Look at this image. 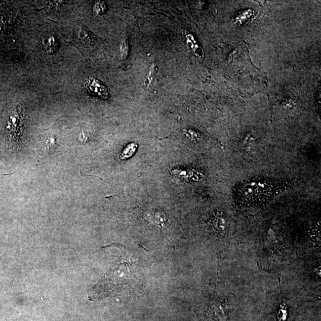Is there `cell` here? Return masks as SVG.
Returning <instances> with one entry per match:
<instances>
[{"mask_svg": "<svg viewBox=\"0 0 321 321\" xmlns=\"http://www.w3.org/2000/svg\"><path fill=\"white\" fill-rule=\"evenodd\" d=\"M25 119L24 110L21 106H17L11 113L5 127L8 142L11 149L14 151L18 150L20 147Z\"/></svg>", "mask_w": 321, "mask_h": 321, "instance_id": "3", "label": "cell"}, {"mask_svg": "<svg viewBox=\"0 0 321 321\" xmlns=\"http://www.w3.org/2000/svg\"><path fill=\"white\" fill-rule=\"evenodd\" d=\"M137 148H138V145L135 144L128 145L125 148L123 151L122 152L120 155V159L121 160H125L132 156L135 154Z\"/></svg>", "mask_w": 321, "mask_h": 321, "instance_id": "8", "label": "cell"}, {"mask_svg": "<svg viewBox=\"0 0 321 321\" xmlns=\"http://www.w3.org/2000/svg\"><path fill=\"white\" fill-rule=\"evenodd\" d=\"M213 226L216 231L224 233L227 230V220L223 213L216 212L213 213L211 218Z\"/></svg>", "mask_w": 321, "mask_h": 321, "instance_id": "6", "label": "cell"}, {"mask_svg": "<svg viewBox=\"0 0 321 321\" xmlns=\"http://www.w3.org/2000/svg\"><path fill=\"white\" fill-rule=\"evenodd\" d=\"M135 276L132 262L122 261L90 289L89 300L95 301L118 295L133 285Z\"/></svg>", "mask_w": 321, "mask_h": 321, "instance_id": "2", "label": "cell"}, {"mask_svg": "<svg viewBox=\"0 0 321 321\" xmlns=\"http://www.w3.org/2000/svg\"><path fill=\"white\" fill-rule=\"evenodd\" d=\"M43 44L48 53H54L57 48V42L54 37L50 36L43 40Z\"/></svg>", "mask_w": 321, "mask_h": 321, "instance_id": "7", "label": "cell"}, {"mask_svg": "<svg viewBox=\"0 0 321 321\" xmlns=\"http://www.w3.org/2000/svg\"><path fill=\"white\" fill-rule=\"evenodd\" d=\"M120 54L122 59H125L128 55V45L126 40L122 41L120 45Z\"/></svg>", "mask_w": 321, "mask_h": 321, "instance_id": "10", "label": "cell"}, {"mask_svg": "<svg viewBox=\"0 0 321 321\" xmlns=\"http://www.w3.org/2000/svg\"><path fill=\"white\" fill-rule=\"evenodd\" d=\"M86 87L90 93L102 99L109 97V92L106 86L94 78H90L86 83Z\"/></svg>", "mask_w": 321, "mask_h": 321, "instance_id": "4", "label": "cell"}, {"mask_svg": "<svg viewBox=\"0 0 321 321\" xmlns=\"http://www.w3.org/2000/svg\"><path fill=\"white\" fill-rule=\"evenodd\" d=\"M294 185L290 179H275L264 177L250 178L233 187V202L238 209L260 207L287 191Z\"/></svg>", "mask_w": 321, "mask_h": 321, "instance_id": "1", "label": "cell"}, {"mask_svg": "<svg viewBox=\"0 0 321 321\" xmlns=\"http://www.w3.org/2000/svg\"><path fill=\"white\" fill-rule=\"evenodd\" d=\"M171 173L174 177L188 180L200 181L203 177L202 173L194 169H174Z\"/></svg>", "mask_w": 321, "mask_h": 321, "instance_id": "5", "label": "cell"}, {"mask_svg": "<svg viewBox=\"0 0 321 321\" xmlns=\"http://www.w3.org/2000/svg\"><path fill=\"white\" fill-rule=\"evenodd\" d=\"M93 11L94 12L98 14H102L105 13L106 11V5L103 2H98L95 3L93 6Z\"/></svg>", "mask_w": 321, "mask_h": 321, "instance_id": "9", "label": "cell"}]
</instances>
